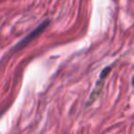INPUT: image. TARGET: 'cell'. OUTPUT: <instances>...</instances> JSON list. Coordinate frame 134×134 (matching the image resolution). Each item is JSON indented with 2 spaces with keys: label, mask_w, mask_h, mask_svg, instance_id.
<instances>
[{
  "label": "cell",
  "mask_w": 134,
  "mask_h": 134,
  "mask_svg": "<svg viewBox=\"0 0 134 134\" xmlns=\"http://www.w3.org/2000/svg\"><path fill=\"white\" fill-rule=\"evenodd\" d=\"M48 24H49V20H48V19L45 20V21L42 22L41 24H39V25L37 26L34 31H32L31 32L28 34V35L26 36V37L24 38L21 41H19V42H18V44L14 47V49H13L12 51L13 52H16V51L20 50V49H22L23 47H25L27 43H29L30 41H32V39H35L36 37H37V36H38L41 32H43V31L48 27Z\"/></svg>",
  "instance_id": "obj_1"
},
{
  "label": "cell",
  "mask_w": 134,
  "mask_h": 134,
  "mask_svg": "<svg viewBox=\"0 0 134 134\" xmlns=\"http://www.w3.org/2000/svg\"><path fill=\"white\" fill-rule=\"evenodd\" d=\"M104 80L105 79H103V78H99V81L97 82L95 88H94V90L92 91L91 95L90 96V99H88V102L87 103V106H90V104L93 103V102L99 97V94L101 93V91H102V89H103V86H104L103 83H104Z\"/></svg>",
  "instance_id": "obj_2"
},
{
  "label": "cell",
  "mask_w": 134,
  "mask_h": 134,
  "mask_svg": "<svg viewBox=\"0 0 134 134\" xmlns=\"http://www.w3.org/2000/svg\"><path fill=\"white\" fill-rule=\"evenodd\" d=\"M110 70H111V66H109V67L105 68V69L103 70L102 72H101V73H100V77H99V78H103V79L106 78L107 75H109V72H110Z\"/></svg>",
  "instance_id": "obj_3"
},
{
  "label": "cell",
  "mask_w": 134,
  "mask_h": 134,
  "mask_svg": "<svg viewBox=\"0 0 134 134\" xmlns=\"http://www.w3.org/2000/svg\"><path fill=\"white\" fill-rule=\"evenodd\" d=\"M132 85H133V86H134V77H133V78H132Z\"/></svg>",
  "instance_id": "obj_4"
}]
</instances>
